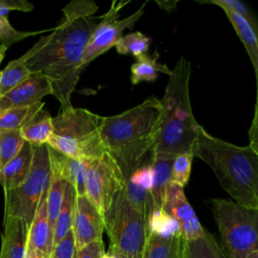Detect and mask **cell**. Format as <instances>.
Returning a JSON list of instances; mask_svg holds the SVG:
<instances>
[{
  "mask_svg": "<svg viewBox=\"0 0 258 258\" xmlns=\"http://www.w3.org/2000/svg\"><path fill=\"white\" fill-rule=\"evenodd\" d=\"M97 11L98 5L92 0L69 2L46 44L27 60L30 72L48 78L51 95L59 102L60 110L73 106L71 98L83 70V54L100 19L95 16Z\"/></svg>",
  "mask_w": 258,
  "mask_h": 258,
  "instance_id": "6da1fadb",
  "label": "cell"
},
{
  "mask_svg": "<svg viewBox=\"0 0 258 258\" xmlns=\"http://www.w3.org/2000/svg\"><path fill=\"white\" fill-rule=\"evenodd\" d=\"M162 112L160 99L151 96L118 115L102 117L100 135L105 152L117 163L125 181L151 150Z\"/></svg>",
  "mask_w": 258,
  "mask_h": 258,
  "instance_id": "7a4b0ae2",
  "label": "cell"
},
{
  "mask_svg": "<svg viewBox=\"0 0 258 258\" xmlns=\"http://www.w3.org/2000/svg\"><path fill=\"white\" fill-rule=\"evenodd\" d=\"M190 152L212 167L237 204L258 210V152L214 137L201 125Z\"/></svg>",
  "mask_w": 258,
  "mask_h": 258,
  "instance_id": "3957f363",
  "label": "cell"
},
{
  "mask_svg": "<svg viewBox=\"0 0 258 258\" xmlns=\"http://www.w3.org/2000/svg\"><path fill=\"white\" fill-rule=\"evenodd\" d=\"M190 63L181 56L169 75L164 95L160 99L162 120L158 136L151 148L154 158H174L190 152L200 124L189 101Z\"/></svg>",
  "mask_w": 258,
  "mask_h": 258,
  "instance_id": "277c9868",
  "label": "cell"
},
{
  "mask_svg": "<svg viewBox=\"0 0 258 258\" xmlns=\"http://www.w3.org/2000/svg\"><path fill=\"white\" fill-rule=\"evenodd\" d=\"M102 117L84 108L70 107L52 117V133L46 145L78 160H92L105 153L100 135Z\"/></svg>",
  "mask_w": 258,
  "mask_h": 258,
  "instance_id": "5b68a950",
  "label": "cell"
},
{
  "mask_svg": "<svg viewBox=\"0 0 258 258\" xmlns=\"http://www.w3.org/2000/svg\"><path fill=\"white\" fill-rule=\"evenodd\" d=\"M226 258H246L258 250V210L224 199H211Z\"/></svg>",
  "mask_w": 258,
  "mask_h": 258,
  "instance_id": "8992f818",
  "label": "cell"
},
{
  "mask_svg": "<svg viewBox=\"0 0 258 258\" xmlns=\"http://www.w3.org/2000/svg\"><path fill=\"white\" fill-rule=\"evenodd\" d=\"M103 220L112 254L120 258H142L147 230L146 217L129 203L124 189L116 196Z\"/></svg>",
  "mask_w": 258,
  "mask_h": 258,
  "instance_id": "52a82bcc",
  "label": "cell"
},
{
  "mask_svg": "<svg viewBox=\"0 0 258 258\" xmlns=\"http://www.w3.org/2000/svg\"><path fill=\"white\" fill-rule=\"evenodd\" d=\"M50 162L46 144L33 147L30 172L17 187L3 191L4 217H16L29 227L35 215L40 198L48 186Z\"/></svg>",
  "mask_w": 258,
  "mask_h": 258,
  "instance_id": "ba28073f",
  "label": "cell"
},
{
  "mask_svg": "<svg viewBox=\"0 0 258 258\" xmlns=\"http://www.w3.org/2000/svg\"><path fill=\"white\" fill-rule=\"evenodd\" d=\"M125 187V180L117 163L108 153L86 160L85 196L103 217L116 196Z\"/></svg>",
  "mask_w": 258,
  "mask_h": 258,
  "instance_id": "9c48e42d",
  "label": "cell"
},
{
  "mask_svg": "<svg viewBox=\"0 0 258 258\" xmlns=\"http://www.w3.org/2000/svg\"><path fill=\"white\" fill-rule=\"evenodd\" d=\"M161 210L175 221L178 232L185 241L195 240L204 235L206 230L188 203L183 187L169 181Z\"/></svg>",
  "mask_w": 258,
  "mask_h": 258,
  "instance_id": "30bf717a",
  "label": "cell"
},
{
  "mask_svg": "<svg viewBox=\"0 0 258 258\" xmlns=\"http://www.w3.org/2000/svg\"><path fill=\"white\" fill-rule=\"evenodd\" d=\"M76 251L86 245L102 240L104 220L95 206L85 196H77L72 223Z\"/></svg>",
  "mask_w": 258,
  "mask_h": 258,
  "instance_id": "8fae6325",
  "label": "cell"
},
{
  "mask_svg": "<svg viewBox=\"0 0 258 258\" xmlns=\"http://www.w3.org/2000/svg\"><path fill=\"white\" fill-rule=\"evenodd\" d=\"M147 2H144L138 10L121 20H115L94 32L88 42L82 58V68L88 66L95 58L109 50L120 40L126 29H131L137 20L143 15Z\"/></svg>",
  "mask_w": 258,
  "mask_h": 258,
  "instance_id": "7c38bea8",
  "label": "cell"
},
{
  "mask_svg": "<svg viewBox=\"0 0 258 258\" xmlns=\"http://www.w3.org/2000/svg\"><path fill=\"white\" fill-rule=\"evenodd\" d=\"M47 95H51L48 78L41 73L32 72L19 85L0 97V114L9 109L39 103Z\"/></svg>",
  "mask_w": 258,
  "mask_h": 258,
  "instance_id": "4fadbf2b",
  "label": "cell"
},
{
  "mask_svg": "<svg viewBox=\"0 0 258 258\" xmlns=\"http://www.w3.org/2000/svg\"><path fill=\"white\" fill-rule=\"evenodd\" d=\"M46 198L47 188L44 190L40 198L35 215L28 229L26 253L36 250L49 257L52 250L53 235L48 223Z\"/></svg>",
  "mask_w": 258,
  "mask_h": 258,
  "instance_id": "5bb4252c",
  "label": "cell"
},
{
  "mask_svg": "<svg viewBox=\"0 0 258 258\" xmlns=\"http://www.w3.org/2000/svg\"><path fill=\"white\" fill-rule=\"evenodd\" d=\"M153 159L150 150L134 172L125 181L124 192L129 203L140 213L146 214V205L151 179V162Z\"/></svg>",
  "mask_w": 258,
  "mask_h": 258,
  "instance_id": "9a60e30c",
  "label": "cell"
},
{
  "mask_svg": "<svg viewBox=\"0 0 258 258\" xmlns=\"http://www.w3.org/2000/svg\"><path fill=\"white\" fill-rule=\"evenodd\" d=\"M29 227L16 217L3 218L0 258H24L26 255Z\"/></svg>",
  "mask_w": 258,
  "mask_h": 258,
  "instance_id": "2e32d148",
  "label": "cell"
},
{
  "mask_svg": "<svg viewBox=\"0 0 258 258\" xmlns=\"http://www.w3.org/2000/svg\"><path fill=\"white\" fill-rule=\"evenodd\" d=\"M33 158V146L24 142L19 152L0 169V185L3 191L19 186L28 176Z\"/></svg>",
  "mask_w": 258,
  "mask_h": 258,
  "instance_id": "e0dca14e",
  "label": "cell"
},
{
  "mask_svg": "<svg viewBox=\"0 0 258 258\" xmlns=\"http://www.w3.org/2000/svg\"><path fill=\"white\" fill-rule=\"evenodd\" d=\"M49 38V34L42 36L24 54L11 60L0 73V97L24 81L32 72L27 68V60L43 47Z\"/></svg>",
  "mask_w": 258,
  "mask_h": 258,
  "instance_id": "ac0fdd59",
  "label": "cell"
},
{
  "mask_svg": "<svg viewBox=\"0 0 258 258\" xmlns=\"http://www.w3.org/2000/svg\"><path fill=\"white\" fill-rule=\"evenodd\" d=\"M174 158H154L151 162V179L146 210H161L169 183L170 170Z\"/></svg>",
  "mask_w": 258,
  "mask_h": 258,
  "instance_id": "d6986e66",
  "label": "cell"
},
{
  "mask_svg": "<svg viewBox=\"0 0 258 258\" xmlns=\"http://www.w3.org/2000/svg\"><path fill=\"white\" fill-rule=\"evenodd\" d=\"M184 239L179 233L159 236L146 232L142 258H183Z\"/></svg>",
  "mask_w": 258,
  "mask_h": 258,
  "instance_id": "ffe728a7",
  "label": "cell"
},
{
  "mask_svg": "<svg viewBox=\"0 0 258 258\" xmlns=\"http://www.w3.org/2000/svg\"><path fill=\"white\" fill-rule=\"evenodd\" d=\"M20 132L24 141L33 147L46 144L52 133L50 113L43 108L39 109L20 128Z\"/></svg>",
  "mask_w": 258,
  "mask_h": 258,
  "instance_id": "44dd1931",
  "label": "cell"
},
{
  "mask_svg": "<svg viewBox=\"0 0 258 258\" xmlns=\"http://www.w3.org/2000/svg\"><path fill=\"white\" fill-rule=\"evenodd\" d=\"M49 162H50V175H49V182L47 187L46 204H47L48 223L53 235V230H54L55 222L59 213L63 191L68 182L62 177L59 167L55 159L52 157L50 153H49Z\"/></svg>",
  "mask_w": 258,
  "mask_h": 258,
  "instance_id": "7402d4cb",
  "label": "cell"
},
{
  "mask_svg": "<svg viewBox=\"0 0 258 258\" xmlns=\"http://www.w3.org/2000/svg\"><path fill=\"white\" fill-rule=\"evenodd\" d=\"M226 16L230 20L232 26L234 27L237 35L245 46V49L250 57L255 78L258 80V38L257 32L252 28L250 23L244 19L242 16L230 11L228 9H223Z\"/></svg>",
  "mask_w": 258,
  "mask_h": 258,
  "instance_id": "603a6c76",
  "label": "cell"
},
{
  "mask_svg": "<svg viewBox=\"0 0 258 258\" xmlns=\"http://www.w3.org/2000/svg\"><path fill=\"white\" fill-rule=\"evenodd\" d=\"M48 147V146H47ZM49 153L55 159L60 173L66 181L71 184L75 190L77 196L85 195L84 188V177H85V168H86V160H78L66 155H62L55 150L48 147Z\"/></svg>",
  "mask_w": 258,
  "mask_h": 258,
  "instance_id": "cb8c5ba5",
  "label": "cell"
},
{
  "mask_svg": "<svg viewBox=\"0 0 258 258\" xmlns=\"http://www.w3.org/2000/svg\"><path fill=\"white\" fill-rule=\"evenodd\" d=\"M158 73L169 76L171 70L158 61L157 53L141 54L136 57V61L131 67V83L137 85L141 82H153L157 79Z\"/></svg>",
  "mask_w": 258,
  "mask_h": 258,
  "instance_id": "d4e9b609",
  "label": "cell"
},
{
  "mask_svg": "<svg viewBox=\"0 0 258 258\" xmlns=\"http://www.w3.org/2000/svg\"><path fill=\"white\" fill-rule=\"evenodd\" d=\"M76 190L75 188L67 183L63 197L59 209V213L55 222L54 230H53V238H52V248L61 241V239L68 234V232L72 229L74 211H75V203H76Z\"/></svg>",
  "mask_w": 258,
  "mask_h": 258,
  "instance_id": "484cf974",
  "label": "cell"
},
{
  "mask_svg": "<svg viewBox=\"0 0 258 258\" xmlns=\"http://www.w3.org/2000/svg\"><path fill=\"white\" fill-rule=\"evenodd\" d=\"M183 258H226V256L215 237L206 230L203 236L195 240H184Z\"/></svg>",
  "mask_w": 258,
  "mask_h": 258,
  "instance_id": "4316f807",
  "label": "cell"
},
{
  "mask_svg": "<svg viewBox=\"0 0 258 258\" xmlns=\"http://www.w3.org/2000/svg\"><path fill=\"white\" fill-rule=\"evenodd\" d=\"M44 103H39L26 106L9 109L0 114V131L3 130H17L20 129L25 122L39 109L43 108Z\"/></svg>",
  "mask_w": 258,
  "mask_h": 258,
  "instance_id": "83f0119b",
  "label": "cell"
},
{
  "mask_svg": "<svg viewBox=\"0 0 258 258\" xmlns=\"http://www.w3.org/2000/svg\"><path fill=\"white\" fill-rule=\"evenodd\" d=\"M151 39L140 31L128 33L120 38L115 44L116 50L120 54H131L135 57L147 53Z\"/></svg>",
  "mask_w": 258,
  "mask_h": 258,
  "instance_id": "f1b7e54d",
  "label": "cell"
},
{
  "mask_svg": "<svg viewBox=\"0 0 258 258\" xmlns=\"http://www.w3.org/2000/svg\"><path fill=\"white\" fill-rule=\"evenodd\" d=\"M24 142L20 129L0 131V169L19 152Z\"/></svg>",
  "mask_w": 258,
  "mask_h": 258,
  "instance_id": "f546056e",
  "label": "cell"
},
{
  "mask_svg": "<svg viewBox=\"0 0 258 258\" xmlns=\"http://www.w3.org/2000/svg\"><path fill=\"white\" fill-rule=\"evenodd\" d=\"M9 11L0 9V45H4L5 47H9L10 45L19 42L27 37L34 36L40 32H44L47 30L40 31H19L16 30L9 22L8 19Z\"/></svg>",
  "mask_w": 258,
  "mask_h": 258,
  "instance_id": "4dcf8cb0",
  "label": "cell"
},
{
  "mask_svg": "<svg viewBox=\"0 0 258 258\" xmlns=\"http://www.w3.org/2000/svg\"><path fill=\"white\" fill-rule=\"evenodd\" d=\"M192 158L194 156L191 152H184L174 157L169 177V181L171 183L177 184L181 187H184L187 184L191 170Z\"/></svg>",
  "mask_w": 258,
  "mask_h": 258,
  "instance_id": "1f68e13d",
  "label": "cell"
},
{
  "mask_svg": "<svg viewBox=\"0 0 258 258\" xmlns=\"http://www.w3.org/2000/svg\"><path fill=\"white\" fill-rule=\"evenodd\" d=\"M197 2L201 4H213L219 6L222 9H228L230 11H233L234 13L246 19L256 32L258 31V22L255 15L249 7H247L243 2L239 0H201Z\"/></svg>",
  "mask_w": 258,
  "mask_h": 258,
  "instance_id": "d6a6232c",
  "label": "cell"
},
{
  "mask_svg": "<svg viewBox=\"0 0 258 258\" xmlns=\"http://www.w3.org/2000/svg\"><path fill=\"white\" fill-rule=\"evenodd\" d=\"M76 252L75 238L72 229L51 250L49 258H74Z\"/></svg>",
  "mask_w": 258,
  "mask_h": 258,
  "instance_id": "836d02e7",
  "label": "cell"
},
{
  "mask_svg": "<svg viewBox=\"0 0 258 258\" xmlns=\"http://www.w3.org/2000/svg\"><path fill=\"white\" fill-rule=\"evenodd\" d=\"M104 254V244L102 240L94 241L82 249L75 252L74 258H101Z\"/></svg>",
  "mask_w": 258,
  "mask_h": 258,
  "instance_id": "e575fe53",
  "label": "cell"
},
{
  "mask_svg": "<svg viewBox=\"0 0 258 258\" xmlns=\"http://www.w3.org/2000/svg\"><path fill=\"white\" fill-rule=\"evenodd\" d=\"M0 9L7 11L28 12L33 10V5L26 0H0Z\"/></svg>",
  "mask_w": 258,
  "mask_h": 258,
  "instance_id": "d590c367",
  "label": "cell"
},
{
  "mask_svg": "<svg viewBox=\"0 0 258 258\" xmlns=\"http://www.w3.org/2000/svg\"><path fill=\"white\" fill-rule=\"evenodd\" d=\"M257 103L254 107V115L252 119V123L249 129V146L256 152H258V126H257Z\"/></svg>",
  "mask_w": 258,
  "mask_h": 258,
  "instance_id": "8d00e7d4",
  "label": "cell"
},
{
  "mask_svg": "<svg viewBox=\"0 0 258 258\" xmlns=\"http://www.w3.org/2000/svg\"><path fill=\"white\" fill-rule=\"evenodd\" d=\"M26 257L27 258H49L46 255H44L41 252L36 251V250H33V251L29 252V253H26Z\"/></svg>",
  "mask_w": 258,
  "mask_h": 258,
  "instance_id": "74e56055",
  "label": "cell"
},
{
  "mask_svg": "<svg viewBox=\"0 0 258 258\" xmlns=\"http://www.w3.org/2000/svg\"><path fill=\"white\" fill-rule=\"evenodd\" d=\"M6 50H7V47H5L4 45H0V64L6 54Z\"/></svg>",
  "mask_w": 258,
  "mask_h": 258,
  "instance_id": "f35d334b",
  "label": "cell"
},
{
  "mask_svg": "<svg viewBox=\"0 0 258 258\" xmlns=\"http://www.w3.org/2000/svg\"><path fill=\"white\" fill-rule=\"evenodd\" d=\"M101 258H117V257L109 251L108 253H104V254L101 256Z\"/></svg>",
  "mask_w": 258,
  "mask_h": 258,
  "instance_id": "ab89813d",
  "label": "cell"
},
{
  "mask_svg": "<svg viewBox=\"0 0 258 258\" xmlns=\"http://www.w3.org/2000/svg\"><path fill=\"white\" fill-rule=\"evenodd\" d=\"M246 258H258V250L252 251Z\"/></svg>",
  "mask_w": 258,
  "mask_h": 258,
  "instance_id": "60d3db41",
  "label": "cell"
},
{
  "mask_svg": "<svg viewBox=\"0 0 258 258\" xmlns=\"http://www.w3.org/2000/svg\"><path fill=\"white\" fill-rule=\"evenodd\" d=\"M24 258H27V257H26V255H25V257H24Z\"/></svg>",
  "mask_w": 258,
  "mask_h": 258,
  "instance_id": "b9f144b4",
  "label": "cell"
},
{
  "mask_svg": "<svg viewBox=\"0 0 258 258\" xmlns=\"http://www.w3.org/2000/svg\"><path fill=\"white\" fill-rule=\"evenodd\" d=\"M117 258H120V257H117Z\"/></svg>",
  "mask_w": 258,
  "mask_h": 258,
  "instance_id": "7bdbcfd3",
  "label": "cell"
},
{
  "mask_svg": "<svg viewBox=\"0 0 258 258\" xmlns=\"http://www.w3.org/2000/svg\"><path fill=\"white\" fill-rule=\"evenodd\" d=\"M0 73H1V71H0Z\"/></svg>",
  "mask_w": 258,
  "mask_h": 258,
  "instance_id": "ee69618b",
  "label": "cell"
}]
</instances>
